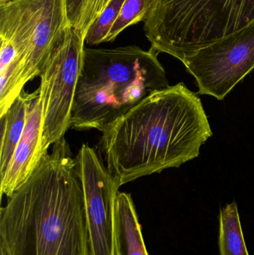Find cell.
<instances>
[{"label":"cell","mask_w":254,"mask_h":255,"mask_svg":"<svg viewBox=\"0 0 254 255\" xmlns=\"http://www.w3.org/2000/svg\"><path fill=\"white\" fill-rule=\"evenodd\" d=\"M6 255H89L85 198L65 138L0 209Z\"/></svg>","instance_id":"cell-1"},{"label":"cell","mask_w":254,"mask_h":255,"mask_svg":"<svg viewBox=\"0 0 254 255\" xmlns=\"http://www.w3.org/2000/svg\"><path fill=\"white\" fill-rule=\"evenodd\" d=\"M212 135L199 97L180 82L115 121L102 131L101 148L121 187L195 158Z\"/></svg>","instance_id":"cell-2"},{"label":"cell","mask_w":254,"mask_h":255,"mask_svg":"<svg viewBox=\"0 0 254 255\" xmlns=\"http://www.w3.org/2000/svg\"><path fill=\"white\" fill-rule=\"evenodd\" d=\"M158 53L137 46L85 48L72 128L104 131L145 99L169 86Z\"/></svg>","instance_id":"cell-3"},{"label":"cell","mask_w":254,"mask_h":255,"mask_svg":"<svg viewBox=\"0 0 254 255\" xmlns=\"http://www.w3.org/2000/svg\"><path fill=\"white\" fill-rule=\"evenodd\" d=\"M254 22V0H150L144 22L151 48L183 61Z\"/></svg>","instance_id":"cell-4"},{"label":"cell","mask_w":254,"mask_h":255,"mask_svg":"<svg viewBox=\"0 0 254 255\" xmlns=\"http://www.w3.org/2000/svg\"><path fill=\"white\" fill-rule=\"evenodd\" d=\"M85 48V37L70 25L39 76V99L43 118L42 145L46 152L72 128V112L82 73Z\"/></svg>","instance_id":"cell-5"},{"label":"cell","mask_w":254,"mask_h":255,"mask_svg":"<svg viewBox=\"0 0 254 255\" xmlns=\"http://www.w3.org/2000/svg\"><path fill=\"white\" fill-rule=\"evenodd\" d=\"M198 94L222 100L254 69V22L198 49L181 61Z\"/></svg>","instance_id":"cell-6"},{"label":"cell","mask_w":254,"mask_h":255,"mask_svg":"<svg viewBox=\"0 0 254 255\" xmlns=\"http://www.w3.org/2000/svg\"><path fill=\"white\" fill-rule=\"evenodd\" d=\"M76 162L85 198L89 255H115V206L120 186L87 144L82 145Z\"/></svg>","instance_id":"cell-7"},{"label":"cell","mask_w":254,"mask_h":255,"mask_svg":"<svg viewBox=\"0 0 254 255\" xmlns=\"http://www.w3.org/2000/svg\"><path fill=\"white\" fill-rule=\"evenodd\" d=\"M33 22L29 51L20 80L22 90L40 76L54 49L70 26L67 0H28Z\"/></svg>","instance_id":"cell-8"},{"label":"cell","mask_w":254,"mask_h":255,"mask_svg":"<svg viewBox=\"0 0 254 255\" xmlns=\"http://www.w3.org/2000/svg\"><path fill=\"white\" fill-rule=\"evenodd\" d=\"M43 118L39 91L30 103L26 124L15 148L13 157L4 176L0 178L1 195L11 196L28 179L46 154L42 145Z\"/></svg>","instance_id":"cell-9"},{"label":"cell","mask_w":254,"mask_h":255,"mask_svg":"<svg viewBox=\"0 0 254 255\" xmlns=\"http://www.w3.org/2000/svg\"><path fill=\"white\" fill-rule=\"evenodd\" d=\"M115 255H149L132 197L118 193L115 206Z\"/></svg>","instance_id":"cell-10"},{"label":"cell","mask_w":254,"mask_h":255,"mask_svg":"<svg viewBox=\"0 0 254 255\" xmlns=\"http://www.w3.org/2000/svg\"><path fill=\"white\" fill-rule=\"evenodd\" d=\"M34 95V92L22 91L7 112L0 117V178L4 176L7 171L15 148L23 133L26 124L28 107Z\"/></svg>","instance_id":"cell-11"},{"label":"cell","mask_w":254,"mask_h":255,"mask_svg":"<svg viewBox=\"0 0 254 255\" xmlns=\"http://www.w3.org/2000/svg\"><path fill=\"white\" fill-rule=\"evenodd\" d=\"M219 247L220 255H249L238 207L235 202L228 204L219 214Z\"/></svg>","instance_id":"cell-12"},{"label":"cell","mask_w":254,"mask_h":255,"mask_svg":"<svg viewBox=\"0 0 254 255\" xmlns=\"http://www.w3.org/2000/svg\"><path fill=\"white\" fill-rule=\"evenodd\" d=\"M149 4L150 0H125L106 43L113 41L128 27L143 22L147 15Z\"/></svg>","instance_id":"cell-13"},{"label":"cell","mask_w":254,"mask_h":255,"mask_svg":"<svg viewBox=\"0 0 254 255\" xmlns=\"http://www.w3.org/2000/svg\"><path fill=\"white\" fill-rule=\"evenodd\" d=\"M125 0H112L100 13L86 33L85 43L89 46L106 43L107 36L116 22Z\"/></svg>","instance_id":"cell-14"},{"label":"cell","mask_w":254,"mask_h":255,"mask_svg":"<svg viewBox=\"0 0 254 255\" xmlns=\"http://www.w3.org/2000/svg\"><path fill=\"white\" fill-rule=\"evenodd\" d=\"M111 1L112 0H88L83 17L77 29L82 36L86 37L89 27Z\"/></svg>","instance_id":"cell-15"},{"label":"cell","mask_w":254,"mask_h":255,"mask_svg":"<svg viewBox=\"0 0 254 255\" xmlns=\"http://www.w3.org/2000/svg\"><path fill=\"white\" fill-rule=\"evenodd\" d=\"M70 25L78 29L83 17L88 0H67Z\"/></svg>","instance_id":"cell-16"},{"label":"cell","mask_w":254,"mask_h":255,"mask_svg":"<svg viewBox=\"0 0 254 255\" xmlns=\"http://www.w3.org/2000/svg\"><path fill=\"white\" fill-rule=\"evenodd\" d=\"M13 1V0H0V5L2 4H7V3L10 2V1Z\"/></svg>","instance_id":"cell-17"},{"label":"cell","mask_w":254,"mask_h":255,"mask_svg":"<svg viewBox=\"0 0 254 255\" xmlns=\"http://www.w3.org/2000/svg\"><path fill=\"white\" fill-rule=\"evenodd\" d=\"M0 255H6L5 253H4V250L1 248H0Z\"/></svg>","instance_id":"cell-18"}]
</instances>
